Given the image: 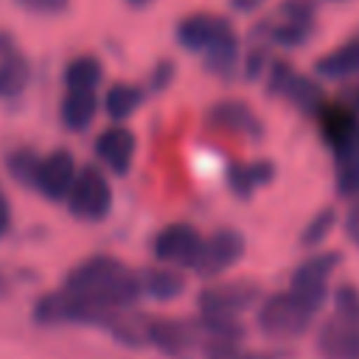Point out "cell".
<instances>
[{"mask_svg": "<svg viewBox=\"0 0 359 359\" xmlns=\"http://www.w3.org/2000/svg\"><path fill=\"white\" fill-rule=\"evenodd\" d=\"M62 286L104 309H129L140 300L137 272L115 255H90L79 261L65 275Z\"/></svg>", "mask_w": 359, "mask_h": 359, "instance_id": "obj_1", "label": "cell"}, {"mask_svg": "<svg viewBox=\"0 0 359 359\" xmlns=\"http://www.w3.org/2000/svg\"><path fill=\"white\" fill-rule=\"evenodd\" d=\"M323 359H359V286L345 280L331 292V314L317 325Z\"/></svg>", "mask_w": 359, "mask_h": 359, "instance_id": "obj_2", "label": "cell"}, {"mask_svg": "<svg viewBox=\"0 0 359 359\" xmlns=\"http://www.w3.org/2000/svg\"><path fill=\"white\" fill-rule=\"evenodd\" d=\"M317 314H320L317 306L303 300L297 292L283 289L261 297V303L255 306V325L266 339L292 342V339H300L314 325Z\"/></svg>", "mask_w": 359, "mask_h": 359, "instance_id": "obj_3", "label": "cell"}, {"mask_svg": "<svg viewBox=\"0 0 359 359\" xmlns=\"http://www.w3.org/2000/svg\"><path fill=\"white\" fill-rule=\"evenodd\" d=\"M317 28V3L314 0H280L275 11L261 17L252 25V34L269 42L272 48H303Z\"/></svg>", "mask_w": 359, "mask_h": 359, "instance_id": "obj_4", "label": "cell"}, {"mask_svg": "<svg viewBox=\"0 0 359 359\" xmlns=\"http://www.w3.org/2000/svg\"><path fill=\"white\" fill-rule=\"evenodd\" d=\"M210 345L202 317H149L146 331V348H154L157 353L168 359H194L202 356Z\"/></svg>", "mask_w": 359, "mask_h": 359, "instance_id": "obj_5", "label": "cell"}, {"mask_svg": "<svg viewBox=\"0 0 359 359\" xmlns=\"http://www.w3.org/2000/svg\"><path fill=\"white\" fill-rule=\"evenodd\" d=\"M264 87H266V95H275V98H283L289 101L297 112L303 115H311L317 118V112L325 107L328 95H325V87L317 76H306L300 73L292 62L286 59H272L266 73H264Z\"/></svg>", "mask_w": 359, "mask_h": 359, "instance_id": "obj_6", "label": "cell"}, {"mask_svg": "<svg viewBox=\"0 0 359 359\" xmlns=\"http://www.w3.org/2000/svg\"><path fill=\"white\" fill-rule=\"evenodd\" d=\"M109 311L115 309H104L95 306L79 294H73L70 289L59 286L53 292H45L42 297H36L34 309H31V320L42 328H56V325H93L101 328L104 320L109 317Z\"/></svg>", "mask_w": 359, "mask_h": 359, "instance_id": "obj_7", "label": "cell"}, {"mask_svg": "<svg viewBox=\"0 0 359 359\" xmlns=\"http://www.w3.org/2000/svg\"><path fill=\"white\" fill-rule=\"evenodd\" d=\"M261 297H264V292H261L258 280H252V278L210 280L196 292V314L241 320V314L252 311L261 303Z\"/></svg>", "mask_w": 359, "mask_h": 359, "instance_id": "obj_8", "label": "cell"}, {"mask_svg": "<svg viewBox=\"0 0 359 359\" xmlns=\"http://www.w3.org/2000/svg\"><path fill=\"white\" fill-rule=\"evenodd\" d=\"M65 205L70 210L73 219L79 222H104L112 210V185H109V177L101 165H81L67 196H65Z\"/></svg>", "mask_w": 359, "mask_h": 359, "instance_id": "obj_9", "label": "cell"}, {"mask_svg": "<svg viewBox=\"0 0 359 359\" xmlns=\"http://www.w3.org/2000/svg\"><path fill=\"white\" fill-rule=\"evenodd\" d=\"M247 241L244 233L236 227H219L210 236H202V244L196 250V258L191 264V272L205 280H216L224 272H230L244 258Z\"/></svg>", "mask_w": 359, "mask_h": 359, "instance_id": "obj_10", "label": "cell"}, {"mask_svg": "<svg viewBox=\"0 0 359 359\" xmlns=\"http://www.w3.org/2000/svg\"><path fill=\"white\" fill-rule=\"evenodd\" d=\"M342 264V252L339 250H320L311 252L309 258H303L289 278V289L297 292L303 300H309L311 306H317L323 311L325 300H328V283L334 278V272Z\"/></svg>", "mask_w": 359, "mask_h": 359, "instance_id": "obj_11", "label": "cell"}, {"mask_svg": "<svg viewBox=\"0 0 359 359\" xmlns=\"http://www.w3.org/2000/svg\"><path fill=\"white\" fill-rule=\"evenodd\" d=\"M79 174V163L70 149H53L48 154H39L31 191L45 196L48 202H65L73 180Z\"/></svg>", "mask_w": 359, "mask_h": 359, "instance_id": "obj_12", "label": "cell"}, {"mask_svg": "<svg viewBox=\"0 0 359 359\" xmlns=\"http://www.w3.org/2000/svg\"><path fill=\"white\" fill-rule=\"evenodd\" d=\"M202 244V233L191 222H168L151 238V252L160 264H171L180 269H191L196 250Z\"/></svg>", "mask_w": 359, "mask_h": 359, "instance_id": "obj_13", "label": "cell"}, {"mask_svg": "<svg viewBox=\"0 0 359 359\" xmlns=\"http://www.w3.org/2000/svg\"><path fill=\"white\" fill-rule=\"evenodd\" d=\"M205 123L213 132H224V135H236V137H252L255 140V137L264 135V121L241 98L213 101L205 112Z\"/></svg>", "mask_w": 359, "mask_h": 359, "instance_id": "obj_14", "label": "cell"}, {"mask_svg": "<svg viewBox=\"0 0 359 359\" xmlns=\"http://www.w3.org/2000/svg\"><path fill=\"white\" fill-rule=\"evenodd\" d=\"M233 22L222 14H210V11H194L188 17H182L174 28L177 45L191 50V53H205L210 45H216L219 39H224L227 34H233Z\"/></svg>", "mask_w": 359, "mask_h": 359, "instance_id": "obj_15", "label": "cell"}, {"mask_svg": "<svg viewBox=\"0 0 359 359\" xmlns=\"http://www.w3.org/2000/svg\"><path fill=\"white\" fill-rule=\"evenodd\" d=\"M93 151H95L104 171H109L115 177H123L132 168V160H135V151H137V137L126 123H109L107 129H101L95 135Z\"/></svg>", "mask_w": 359, "mask_h": 359, "instance_id": "obj_16", "label": "cell"}, {"mask_svg": "<svg viewBox=\"0 0 359 359\" xmlns=\"http://www.w3.org/2000/svg\"><path fill=\"white\" fill-rule=\"evenodd\" d=\"M317 123H320V137L323 143L331 149V154H337L359 129V112H353L351 107H345L342 101H325V107L317 112Z\"/></svg>", "mask_w": 359, "mask_h": 359, "instance_id": "obj_17", "label": "cell"}, {"mask_svg": "<svg viewBox=\"0 0 359 359\" xmlns=\"http://www.w3.org/2000/svg\"><path fill=\"white\" fill-rule=\"evenodd\" d=\"M278 168L272 160H236V163H227L224 168V182H227V191L236 196V199H250L258 188L269 185L275 180Z\"/></svg>", "mask_w": 359, "mask_h": 359, "instance_id": "obj_18", "label": "cell"}, {"mask_svg": "<svg viewBox=\"0 0 359 359\" xmlns=\"http://www.w3.org/2000/svg\"><path fill=\"white\" fill-rule=\"evenodd\" d=\"M137 283H140V297L160 300V303L180 297L188 286L185 272L171 264H151V266L137 269Z\"/></svg>", "mask_w": 359, "mask_h": 359, "instance_id": "obj_19", "label": "cell"}, {"mask_svg": "<svg viewBox=\"0 0 359 359\" xmlns=\"http://www.w3.org/2000/svg\"><path fill=\"white\" fill-rule=\"evenodd\" d=\"M314 76L320 81H353L359 76V36H351L328 53L317 56Z\"/></svg>", "mask_w": 359, "mask_h": 359, "instance_id": "obj_20", "label": "cell"}, {"mask_svg": "<svg viewBox=\"0 0 359 359\" xmlns=\"http://www.w3.org/2000/svg\"><path fill=\"white\" fill-rule=\"evenodd\" d=\"M101 109L95 90H67L59 104V121L67 132H87Z\"/></svg>", "mask_w": 359, "mask_h": 359, "instance_id": "obj_21", "label": "cell"}, {"mask_svg": "<svg viewBox=\"0 0 359 359\" xmlns=\"http://www.w3.org/2000/svg\"><path fill=\"white\" fill-rule=\"evenodd\" d=\"M241 48L244 45H241L238 34L233 31V34H227L224 39H219L216 45H210L202 53V67L210 76H216L222 81H230V79H236L241 73Z\"/></svg>", "mask_w": 359, "mask_h": 359, "instance_id": "obj_22", "label": "cell"}, {"mask_svg": "<svg viewBox=\"0 0 359 359\" xmlns=\"http://www.w3.org/2000/svg\"><path fill=\"white\" fill-rule=\"evenodd\" d=\"M146 101V87L143 84H132V81H115L107 87L104 98H101V107L107 112L109 121L115 123H123L126 118H132Z\"/></svg>", "mask_w": 359, "mask_h": 359, "instance_id": "obj_23", "label": "cell"}, {"mask_svg": "<svg viewBox=\"0 0 359 359\" xmlns=\"http://www.w3.org/2000/svg\"><path fill=\"white\" fill-rule=\"evenodd\" d=\"M337 163V194L351 199L359 194V129L356 135L334 154Z\"/></svg>", "mask_w": 359, "mask_h": 359, "instance_id": "obj_24", "label": "cell"}, {"mask_svg": "<svg viewBox=\"0 0 359 359\" xmlns=\"http://www.w3.org/2000/svg\"><path fill=\"white\" fill-rule=\"evenodd\" d=\"M62 79H65L67 90H98V84L104 81V65L98 56L81 53L67 62Z\"/></svg>", "mask_w": 359, "mask_h": 359, "instance_id": "obj_25", "label": "cell"}, {"mask_svg": "<svg viewBox=\"0 0 359 359\" xmlns=\"http://www.w3.org/2000/svg\"><path fill=\"white\" fill-rule=\"evenodd\" d=\"M31 81V62L20 53L11 50L0 56V98H17Z\"/></svg>", "mask_w": 359, "mask_h": 359, "instance_id": "obj_26", "label": "cell"}, {"mask_svg": "<svg viewBox=\"0 0 359 359\" xmlns=\"http://www.w3.org/2000/svg\"><path fill=\"white\" fill-rule=\"evenodd\" d=\"M337 222H339V216H337V210L331 208V205H325V208H320L306 224H303V230H300V247H306V250H317V247H323L325 241H328V236L334 233V227H337Z\"/></svg>", "mask_w": 359, "mask_h": 359, "instance_id": "obj_27", "label": "cell"}, {"mask_svg": "<svg viewBox=\"0 0 359 359\" xmlns=\"http://www.w3.org/2000/svg\"><path fill=\"white\" fill-rule=\"evenodd\" d=\"M36 163H39V154L31 149V146H17L11 149L6 157H3V165L8 171V177L25 188H31L34 182V171H36Z\"/></svg>", "mask_w": 359, "mask_h": 359, "instance_id": "obj_28", "label": "cell"}, {"mask_svg": "<svg viewBox=\"0 0 359 359\" xmlns=\"http://www.w3.org/2000/svg\"><path fill=\"white\" fill-rule=\"evenodd\" d=\"M202 359H280V356L272 351H250L241 342H219L205 348Z\"/></svg>", "mask_w": 359, "mask_h": 359, "instance_id": "obj_29", "label": "cell"}, {"mask_svg": "<svg viewBox=\"0 0 359 359\" xmlns=\"http://www.w3.org/2000/svg\"><path fill=\"white\" fill-rule=\"evenodd\" d=\"M174 76H177V65H174V59H160V62H154V67L149 70V76H146V93H163V90H168L171 87V81H174Z\"/></svg>", "mask_w": 359, "mask_h": 359, "instance_id": "obj_30", "label": "cell"}, {"mask_svg": "<svg viewBox=\"0 0 359 359\" xmlns=\"http://www.w3.org/2000/svg\"><path fill=\"white\" fill-rule=\"evenodd\" d=\"M17 3L31 14H62L70 6V0H17Z\"/></svg>", "mask_w": 359, "mask_h": 359, "instance_id": "obj_31", "label": "cell"}, {"mask_svg": "<svg viewBox=\"0 0 359 359\" xmlns=\"http://www.w3.org/2000/svg\"><path fill=\"white\" fill-rule=\"evenodd\" d=\"M345 236L353 247H359V194L351 196V208L345 213Z\"/></svg>", "mask_w": 359, "mask_h": 359, "instance_id": "obj_32", "label": "cell"}, {"mask_svg": "<svg viewBox=\"0 0 359 359\" xmlns=\"http://www.w3.org/2000/svg\"><path fill=\"white\" fill-rule=\"evenodd\" d=\"M337 101H342L345 107H351L353 112H359V84L356 81H348V87L337 95Z\"/></svg>", "mask_w": 359, "mask_h": 359, "instance_id": "obj_33", "label": "cell"}, {"mask_svg": "<svg viewBox=\"0 0 359 359\" xmlns=\"http://www.w3.org/2000/svg\"><path fill=\"white\" fill-rule=\"evenodd\" d=\"M264 3L266 0H227L230 11H236V14H255L264 8Z\"/></svg>", "mask_w": 359, "mask_h": 359, "instance_id": "obj_34", "label": "cell"}, {"mask_svg": "<svg viewBox=\"0 0 359 359\" xmlns=\"http://www.w3.org/2000/svg\"><path fill=\"white\" fill-rule=\"evenodd\" d=\"M8 227H11V205H8V196L0 188V238L8 233Z\"/></svg>", "mask_w": 359, "mask_h": 359, "instance_id": "obj_35", "label": "cell"}, {"mask_svg": "<svg viewBox=\"0 0 359 359\" xmlns=\"http://www.w3.org/2000/svg\"><path fill=\"white\" fill-rule=\"evenodd\" d=\"M11 50H17L14 36H11L8 31H3V28H0V56H6V53H11Z\"/></svg>", "mask_w": 359, "mask_h": 359, "instance_id": "obj_36", "label": "cell"}, {"mask_svg": "<svg viewBox=\"0 0 359 359\" xmlns=\"http://www.w3.org/2000/svg\"><path fill=\"white\" fill-rule=\"evenodd\" d=\"M126 3H129V6H149L151 0H126Z\"/></svg>", "mask_w": 359, "mask_h": 359, "instance_id": "obj_37", "label": "cell"}, {"mask_svg": "<svg viewBox=\"0 0 359 359\" xmlns=\"http://www.w3.org/2000/svg\"><path fill=\"white\" fill-rule=\"evenodd\" d=\"M6 289V275H0V292Z\"/></svg>", "mask_w": 359, "mask_h": 359, "instance_id": "obj_38", "label": "cell"}, {"mask_svg": "<svg viewBox=\"0 0 359 359\" xmlns=\"http://www.w3.org/2000/svg\"><path fill=\"white\" fill-rule=\"evenodd\" d=\"M331 3H345V0H331Z\"/></svg>", "mask_w": 359, "mask_h": 359, "instance_id": "obj_39", "label": "cell"}]
</instances>
